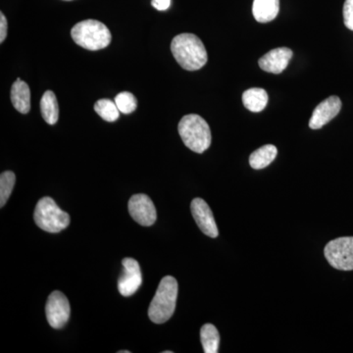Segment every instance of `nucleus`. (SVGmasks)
I'll list each match as a JSON object with an SVG mask.
<instances>
[{
	"label": "nucleus",
	"mask_w": 353,
	"mask_h": 353,
	"mask_svg": "<svg viewBox=\"0 0 353 353\" xmlns=\"http://www.w3.org/2000/svg\"><path fill=\"white\" fill-rule=\"evenodd\" d=\"M171 51L176 61L187 71H196L208 63V51L196 34H178L172 41Z\"/></svg>",
	"instance_id": "f257e3e1"
},
{
	"label": "nucleus",
	"mask_w": 353,
	"mask_h": 353,
	"mask_svg": "<svg viewBox=\"0 0 353 353\" xmlns=\"http://www.w3.org/2000/svg\"><path fill=\"white\" fill-rule=\"evenodd\" d=\"M176 299H178V282L172 276L162 279L159 287L153 297L148 317L155 324H163L168 321L175 312Z\"/></svg>",
	"instance_id": "f03ea898"
},
{
	"label": "nucleus",
	"mask_w": 353,
	"mask_h": 353,
	"mask_svg": "<svg viewBox=\"0 0 353 353\" xmlns=\"http://www.w3.org/2000/svg\"><path fill=\"white\" fill-rule=\"evenodd\" d=\"M178 130L183 143L192 152L203 153L211 145L210 128L197 114L183 116L179 123Z\"/></svg>",
	"instance_id": "7ed1b4c3"
},
{
	"label": "nucleus",
	"mask_w": 353,
	"mask_h": 353,
	"mask_svg": "<svg viewBox=\"0 0 353 353\" xmlns=\"http://www.w3.org/2000/svg\"><path fill=\"white\" fill-rule=\"evenodd\" d=\"M71 36L78 46L88 50H101L111 43V32L103 23L85 20L72 28Z\"/></svg>",
	"instance_id": "20e7f679"
},
{
	"label": "nucleus",
	"mask_w": 353,
	"mask_h": 353,
	"mask_svg": "<svg viewBox=\"0 0 353 353\" xmlns=\"http://www.w3.org/2000/svg\"><path fill=\"white\" fill-rule=\"evenodd\" d=\"M34 219L39 228L48 233H59L69 226L70 216L50 197L39 199L34 208Z\"/></svg>",
	"instance_id": "39448f33"
},
{
	"label": "nucleus",
	"mask_w": 353,
	"mask_h": 353,
	"mask_svg": "<svg viewBox=\"0 0 353 353\" xmlns=\"http://www.w3.org/2000/svg\"><path fill=\"white\" fill-rule=\"evenodd\" d=\"M325 257L334 269L353 270V236L334 239L325 246Z\"/></svg>",
	"instance_id": "423d86ee"
},
{
	"label": "nucleus",
	"mask_w": 353,
	"mask_h": 353,
	"mask_svg": "<svg viewBox=\"0 0 353 353\" xmlns=\"http://www.w3.org/2000/svg\"><path fill=\"white\" fill-rule=\"evenodd\" d=\"M70 304L63 292H51L46 305V319L52 328L61 329L67 324L70 318Z\"/></svg>",
	"instance_id": "0eeeda50"
},
{
	"label": "nucleus",
	"mask_w": 353,
	"mask_h": 353,
	"mask_svg": "<svg viewBox=\"0 0 353 353\" xmlns=\"http://www.w3.org/2000/svg\"><path fill=\"white\" fill-rule=\"evenodd\" d=\"M128 208L132 219L141 226H152L157 221V209L150 197L146 194L132 196L128 203Z\"/></svg>",
	"instance_id": "6e6552de"
},
{
	"label": "nucleus",
	"mask_w": 353,
	"mask_h": 353,
	"mask_svg": "<svg viewBox=\"0 0 353 353\" xmlns=\"http://www.w3.org/2000/svg\"><path fill=\"white\" fill-rule=\"evenodd\" d=\"M122 264L124 270L118 280V290L123 296H131L143 284L141 267L134 259H123Z\"/></svg>",
	"instance_id": "1a4fd4ad"
},
{
	"label": "nucleus",
	"mask_w": 353,
	"mask_h": 353,
	"mask_svg": "<svg viewBox=\"0 0 353 353\" xmlns=\"http://www.w3.org/2000/svg\"><path fill=\"white\" fill-rule=\"evenodd\" d=\"M190 210L202 233L212 239L217 238L219 232L208 204L202 199H194L190 204Z\"/></svg>",
	"instance_id": "9d476101"
},
{
	"label": "nucleus",
	"mask_w": 353,
	"mask_h": 353,
	"mask_svg": "<svg viewBox=\"0 0 353 353\" xmlns=\"http://www.w3.org/2000/svg\"><path fill=\"white\" fill-rule=\"evenodd\" d=\"M341 109L340 97H336V95L328 97L321 103L318 104L317 108L313 111L312 116L309 121V127L312 130L321 129L340 113Z\"/></svg>",
	"instance_id": "9b49d317"
},
{
	"label": "nucleus",
	"mask_w": 353,
	"mask_h": 353,
	"mask_svg": "<svg viewBox=\"0 0 353 353\" xmlns=\"http://www.w3.org/2000/svg\"><path fill=\"white\" fill-rule=\"evenodd\" d=\"M292 57V51L290 48H279L269 51L260 58L259 63L260 68L265 72L280 74L287 68Z\"/></svg>",
	"instance_id": "f8f14e48"
},
{
	"label": "nucleus",
	"mask_w": 353,
	"mask_h": 353,
	"mask_svg": "<svg viewBox=\"0 0 353 353\" xmlns=\"http://www.w3.org/2000/svg\"><path fill=\"white\" fill-rule=\"evenodd\" d=\"M11 102L14 108L22 114H28L31 110V92L29 85L17 79L11 88Z\"/></svg>",
	"instance_id": "ddd939ff"
},
{
	"label": "nucleus",
	"mask_w": 353,
	"mask_h": 353,
	"mask_svg": "<svg viewBox=\"0 0 353 353\" xmlns=\"http://www.w3.org/2000/svg\"><path fill=\"white\" fill-rule=\"evenodd\" d=\"M280 11V0H254L252 13L259 23L271 22L277 17Z\"/></svg>",
	"instance_id": "4468645a"
},
{
	"label": "nucleus",
	"mask_w": 353,
	"mask_h": 353,
	"mask_svg": "<svg viewBox=\"0 0 353 353\" xmlns=\"http://www.w3.org/2000/svg\"><path fill=\"white\" fill-rule=\"evenodd\" d=\"M243 105L252 112H261L268 103V94L263 88H252L243 94Z\"/></svg>",
	"instance_id": "2eb2a0df"
},
{
	"label": "nucleus",
	"mask_w": 353,
	"mask_h": 353,
	"mask_svg": "<svg viewBox=\"0 0 353 353\" xmlns=\"http://www.w3.org/2000/svg\"><path fill=\"white\" fill-rule=\"evenodd\" d=\"M41 111L43 120L48 124L55 125L59 119V105L57 95L51 90H46L41 99Z\"/></svg>",
	"instance_id": "dca6fc26"
},
{
	"label": "nucleus",
	"mask_w": 353,
	"mask_h": 353,
	"mask_svg": "<svg viewBox=\"0 0 353 353\" xmlns=\"http://www.w3.org/2000/svg\"><path fill=\"white\" fill-rule=\"evenodd\" d=\"M277 148L273 145H266L252 152L250 157V164L255 170L266 168L277 157Z\"/></svg>",
	"instance_id": "f3484780"
},
{
	"label": "nucleus",
	"mask_w": 353,
	"mask_h": 353,
	"mask_svg": "<svg viewBox=\"0 0 353 353\" xmlns=\"http://www.w3.org/2000/svg\"><path fill=\"white\" fill-rule=\"evenodd\" d=\"M201 340L204 352L217 353L219 352L220 334L212 324H205L202 326Z\"/></svg>",
	"instance_id": "a211bd4d"
},
{
	"label": "nucleus",
	"mask_w": 353,
	"mask_h": 353,
	"mask_svg": "<svg viewBox=\"0 0 353 353\" xmlns=\"http://www.w3.org/2000/svg\"><path fill=\"white\" fill-rule=\"evenodd\" d=\"M94 111L106 122H115L120 116V110L115 101L108 99H99L95 102Z\"/></svg>",
	"instance_id": "6ab92c4d"
},
{
	"label": "nucleus",
	"mask_w": 353,
	"mask_h": 353,
	"mask_svg": "<svg viewBox=\"0 0 353 353\" xmlns=\"http://www.w3.org/2000/svg\"><path fill=\"white\" fill-rule=\"evenodd\" d=\"M16 182V176L13 172L6 171L0 176V206L3 208L11 196L14 185Z\"/></svg>",
	"instance_id": "aec40b11"
},
{
	"label": "nucleus",
	"mask_w": 353,
	"mask_h": 353,
	"mask_svg": "<svg viewBox=\"0 0 353 353\" xmlns=\"http://www.w3.org/2000/svg\"><path fill=\"white\" fill-rule=\"evenodd\" d=\"M114 101L120 112L123 114H131L138 108L136 97L129 92H120L119 94L116 95Z\"/></svg>",
	"instance_id": "412c9836"
},
{
	"label": "nucleus",
	"mask_w": 353,
	"mask_h": 353,
	"mask_svg": "<svg viewBox=\"0 0 353 353\" xmlns=\"http://www.w3.org/2000/svg\"><path fill=\"white\" fill-rule=\"evenodd\" d=\"M343 22L347 29L353 31V0H345L343 6Z\"/></svg>",
	"instance_id": "4be33fe9"
},
{
	"label": "nucleus",
	"mask_w": 353,
	"mask_h": 353,
	"mask_svg": "<svg viewBox=\"0 0 353 353\" xmlns=\"http://www.w3.org/2000/svg\"><path fill=\"white\" fill-rule=\"evenodd\" d=\"M7 30H8V23L3 13H0V43L6 41L7 37Z\"/></svg>",
	"instance_id": "5701e85b"
},
{
	"label": "nucleus",
	"mask_w": 353,
	"mask_h": 353,
	"mask_svg": "<svg viewBox=\"0 0 353 353\" xmlns=\"http://www.w3.org/2000/svg\"><path fill=\"white\" fill-rule=\"evenodd\" d=\"M152 6L159 11H165L171 6V0H152Z\"/></svg>",
	"instance_id": "b1692460"
},
{
	"label": "nucleus",
	"mask_w": 353,
	"mask_h": 353,
	"mask_svg": "<svg viewBox=\"0 0 353 353\" xmlns=\"http://www.w3.org/2000/svg\"><path fill=\"white\" fill-rule=\"evenodd\" d=\"M119 353H130L129 350H121Z\"/></svg>",
	"instance_id": "393cba45"
},
{
	"label": "nucleus",
	"mask_w": 353,
	"mask_h": 353,
	"mask_svg": "<svg viewBox=\"0 0 353 353\" xmlns=\"http://www.w3.org/2000/svg\"><path fill=\"white\" fill-rule=\"evenodd\" d=\"M164 353H172V352H164Z\"/></svg>",
	"instance_id": "a878e982"
},
{
	"label": "nucleus",
	"mask_w": 353,
	"mask_h": 353,
	"mask_svg": "<svg viewBox=\"0 0 353 353\" xmlns=\"http://www.w3.org/2000/svg\"><path fill=\"white\" fill-rule=\"evenodd\" d=\"M65 1H72V0H65Z\"/></svg>",
	"instance_id": "bb28decb"
}]
</instances>
